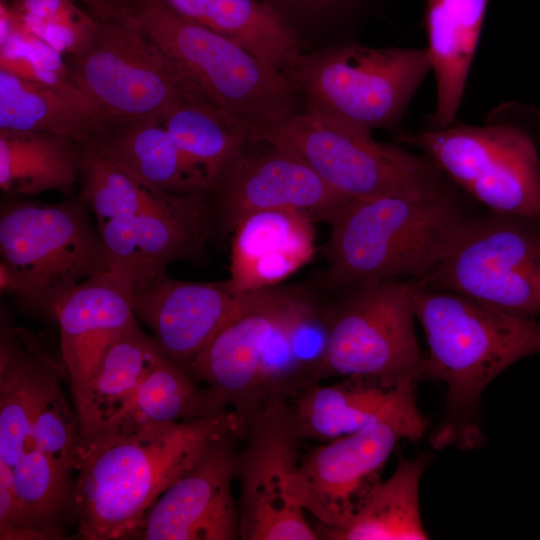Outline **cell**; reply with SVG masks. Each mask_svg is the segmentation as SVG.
I'll list each match as a JSON object with an SVG mask.
<instances>
[{"mask_svg": "<svg viewBox=\"0 0 540 540\" xmlns=\"http://www.w3.org/2000/svg\"><path fill=\"white\" fill-rule=\"evenodd\" d=\"M231 411L172 423L119 426L81 439L73 518L85 540H124L153 503L221 437Z\"/></svg>", "mask_w": 540, "mask_h": 540, "instance_id": "1", "label": "cell"}, {"mask_svg": "<svg viewBox=\"0 0 540 540\" xmlns=\"http://www.w3.org/2000/svg\"><path fill=\"white\" fill-rule=\"evenodd\" d=\"M409 286L428 346L424 379L447 387L443 417L431 443L436 449L476 448L484 441V390L515 362L540 353V322L461 294L412 281Z\"/></svg>", "mask_w": 540, "mask_h": 540, "instance_id": "2", "label": "cell"}, {"mask_svg": "<svg viewBox=\"0 0 540 540\" xmlns=\"http://www.w3.org/2000/svg\"><path fill=\"white\" fill-rule=\"evenodd\" d=\"M476 204L467 195H381L348 203L329 224L327 268L313 279L326 291L429 275L447 256Z\"/></svg>", "mask_w": 540, "mask_h": 540, "instance_id": "3", "label": "cell"}, {"mask_svg": "<svg viewBox=\"0 0 540 540\" xmlns=\"http://www.w3.org/2000/svg\"><path fill=\"white\" fill-rule=\"evenodd\" d=\"M486 211L540 217V111L519 102L493 109L481 125L398 130Z\"/></svg>", "mask_w": 540, "mask_h": 540, "instance_id": "4", "label": "cell"}, {"mask_svg": "<svg viewBox=\"0 0 540 540\" xmlns=\"http://www.w3.org/2000/svg\"><path fill=\"white\" fill-rule=\"evenodd\" d=\"M254 139L294 153L350 202L381 195H466L428 155L395 141H377L372 132L311 110L295 113Z\"/></svg>", "mask_w": 540, "mask_h": 540, "instance_id": "5", "label": "cell"}, {"mask_svg": "<svg viewBox=\"0 0 540 540\" xmlns=\"http://www.w3.org/2000/svg\"><path fill=\"white\" fill-rule=\"evenodd\" d=\"M136 19L201 100L246 122L254 136L299 112L286 75L231 39L160 0H140Z\"/></svg>", "mask_w": 540, "mask_h": 540, "instance_id": "6", "label": "cell"}, {"mask_svg": "<svg viewBox=\"0 0 540 540\" xmlns=\"http://www.w3.org/2000/svg\"><path fill=\"white\" fill-rule=\"evenodd\" d=\"M430 71L426 47L375 48L347 40L303 53L285 75L305 109L368 132L394 133Z\"/></svg>", "mask_w": 540, "mask_h": 540, "instance_id": "7", "label": "cell"}, {"mask_svg": "<svg viewBox=\"0 0 540 540\" xmlns=\"http://www.w3.org/2000/svg\"><path fill=\"white\" fill-rule=\"evenodd\" d=\"M78 195L57 204L23 197L0 207V256L24 283V308L56 320L67 295L89 277L110 271L98 227Z\"/></svg>", "mask_w": 540, "mask_h": 540, "instance_id": "8", "label": "cell"}, {"mask_svg": "<svg viewBox=\"0 0 540 540\" xmlns=\"http://www.w3.org/2000/svg\"><path fill=\"white\" fill-rule=\"evenodd\" d=\"M45 350L28 329L0 312V467L14 489L37 540L64 538L72 517L74 481L37 448L32 431L37 366Z\"/></svg>", "mask_w": 540, "mask_h": 540, "instance_id": "9", "label": "cell"}, {"mask_svg": "<svg viewBox=\"0 0 540 540\" xmlns=\"http://www.w3.org/2000/svg\"><path fill=\"white\" fill-rule=\"evenodd\" d=\"M326 293L323 380L366 376L418 383L424 379L426 356L416 336L408 280L375 281Z\"/></svg>", "mask_w": 540, "mask_h": 540, "instance_id": "10", "label": "cell"}, {"mask_svg": "<svg viewBox=\"0 0 540 540\" xmlns=\"http://www.w3.org/2000/svg\"><path fill=\"white\" fill-rule=\"evenodd\" d=\"M413 283L535 318L540 315V217L477 212L443 261Z\"/></svg>", "mask_w": 540, "mask_h": 540, "instance_id": "11", "label": "cell"}, {"mask_svg": "<svg viewBox=\"0 0 540 540\" xmlns=\"http://www.w3.org/2000/svg\"><path fill=\"white\" fill-rule=\"evenodd\" d=\"M66 66L72 81L112 122L163 121L177 105L203 101L135 17L97 21L89 42Z\"/></svg>", "mask_w": 540, "mask_h": 540, "instance_id": "12", "label": "cell"}, {"mask_svg": "<svg viewBox=\"0 0 540 540\" xmlns=\"http://www.w3.org/2000/svg\"><path fill=\"white\" fill-rule=\"evenodd\" d=\"M427 427L412 395L387 417L326 441L300 458L290 495L319 521L318 538L347 524L381 481L380 473L397 443L419 440Z\"/></svg>", "mask_w": 540, "mask_h": 540, "instance_id": "13", "label": "cell"}, {"mask_svg": "<svg viewBox=\"0 0 540 540\" xmlns=\"http://www.w3.org/2000/svg\"><path fill=\"white\" fill-rule=\"evenodd\" d=\"M235 479L241 540H316L305 511L290 495V480L299 464L303 438L290 404L248 424L240 435Z\"/></svg>", "mask_w": 540, "mask_h": 540, "instance_id": "14", "label": "cell"}, {"mask_svg": "<svg viewBox=\"0 0 540 540\" xmlns=\"http://www.w3.org/2000/svg\"><path fill=\"white\" fill-rule=\"evenodd\" d=\"M214 235L230 238L245 216L294 209L330 224L350 201L335 193L294 153L266 142L251 143L207 194Z\"/></svg>", "mask_w": 540, "mask_h": 540, "instance_id": "15", "label": "cell"}, {"mask_svg": "<svg viewBox=\"0 0 540 540\" xmlns=\"http://www.w3.org/2000/svg\"><path fill=\"white\" fill-rule=\"evenodd\" d=\"M110 271L134 292L166 274L176 261L203 262L213 238L207 194H178L158 209L97 225Z\"/></svg>", "mask_w": 540, "mask_h": 540, "instance_id": "16", "label": "cell"}, {"mask_svg": "<svg viewBox=\"0 0 540 540\" xmlns=\"http://www.w3.org/2000/svg\"><path fill=\"white\" fill-rule=\"evenodd\" d=\"M240 435L218 439L147 510L125 539H240L238 504L233 496Z\"/></svg>", "mask_w": 540, "mask_h": 540, "instance_id": "17", "label": "cell"}, {"mask_svg": "<svg viewBox=\"0 0 540 540\" xmlns=\"http://www.w3.org/2000/svg\"><path fill=\"white\" fill-rule=\"evenodd\" d=\"M134 290L112 271L97 273L72 290L58 308L62 365L78 422L95 372L134 319Z\"/></svg>", "mask_w": 540, "mask_h": 540, "instance_id": "18", "label": "cell"}, {"mask_svg": "<svg viewBox=\"0 0 540 540\" xmlns=\"http://www.w3.org/2000/svg\"><path fill=\"white\" fill-rule=\"evenodd\" d=\"M245 293L229 279L189 282L164 274L134 292V314L150 329L158 351L184 367L230 320Z\"/></svg>", "mask_w": 540, "mask_h": 540, "instance_id": "19", "label": "cell"}, {"mask_svg": "<svg viewBox=\"0 0 540 540\" xmlns=\"http://www.w3.org/2000/svg\"><path fill=\"white\" fill-rule=\"evenodd\" d=\"M315 221L294 209H269L242 218L230 236V277L240 293L279 285L316 252Z\"/></svg>", "mask_w": 540, "mask_h": 540, "instance_id": "20", "label": "cell"}, {"mask_svg": "<svg viewBox=\"0 0 540 540\" xmlns=\"http://www.w3.org/2000/svg\"><path fill=\"white\" fill-rule=\"evenodd\" d=\"M490 0H426L423 12L436 103L426 128L457 121Z\"/></svg>", "mask_w": 540, "mask_h": 540, "instance_id": "21", "label": "cell"}, {"mask_svg": "<svg viewBox=\"0 0 540 540\" xmlns=\"http://www.w3.org/2000/svg\"><path fill=\"white\" fill-rule=\"evenodd\" d=\"M417 383L349 376L331 385L316 384L290 407L303 440L322 442L355 433L396 411Z\"/></svg>", "mask_w": 540, "mask_h": 540, "instance_id": "22", "label": "cell"}, {"mask_svg": "<svg viewBox=\"0 0 540 540\" xmlns=\"http://www.w3.org/2000/svg\"><path fill=\"white\" fill-rule=\"evenodd\" d=\"M87 141L149 188L182 195L210 190L204 171L178 148L160 120L112 122Z\"/></svg>", "mask_w": 540, "mask_h": 540, "instance_id": "23", "label": "cell"}, {"mask_svg": "<svg viewBox=\"0 0 540 540\" xmlns=\"http://www.w3.org/2000/svg\"><path fill=\"white\" fill-rule=\"evenodd\" d=\"M112 121L80 89L33 82L0 69V132H47L85 142Z\"/></svg>", "mask_w": 540, "mask_h": 540, "instance_id": "24", "label": "cell"}, {"mask_svg": "<svg viewBox=\"0 0 540 540\" xmlns=\"http://www.w3.org/2000/svg\"><path fill=\"white\" fill-rule=\"evenodd\" d=\"M81 142L56 133L0 132V188L13 197L57 191L72 196Z\"/></svg>", "mask_w": 540, "mask_h": 540, "instance_id": "25", "label": "cell"}, {"mask_svg": "<svg viewBox=\"0 0 540 540\" xmlns=\"http://www.w3.org/2000/svg\"><path fill=\"white\" fill-rule=\"evenodd\" d=\"M159 351L134 318L103 356L90 385L79 421L80 440L117 426Z\"/></svg>", "mask_w": 540, "mask_h": 540, "instance_id": "26", "label": "cell"}, {"mask_svg": "<svg viewBox=\"0 0 540 540\" xmlns=\"http://www.w3.org/2000/svg\"><path fill=\"white\" fill-rule=\"evenodd\" d=\"M426 454L400 457L392 475L371 490L355 515L340 529L319 534L329 540H425L419 487L429 464Z\"/></svg>", "mask_w": 540, "mask_h": 540, "instance_id": "27", "label": "cell"}, {"mask_svg": "<svg viewBox=\"0 0 540 540\" xmlns=\"http://www.w3.org/2000/svg\"><path fill=\"white\" fill-rule=\"evenodd\" d=\"M162 123L178 148L204 171L210 189L255 141L246 122L203 101L177 105Z\"/></svg>", "mask_w": 540, "mask_h": 540, "instance_id": "28", "label": "cell"}, {"mask_svg": "<svg viewBox=\"0 0 540 540\" xmlns=\"http://www.w3.org/2000/svg\"><path fill=\"white\" fill-rule=\"evenodd\" d=\"M205 26L283 74L303 54L299 31L263 0H211Z\"/></svg>", "mask_w": 540, "mask_h": 540, "instance_id": "29", "label": "cell"}, {"mask_svg": "<svg viewBox=\"0 0 540 540\" xmlns=\"http://www.w3.org/2000/svg\"><path fill=\"white\" fill-rule=\"evenodd\" d=\"M229 411L212 390L159 352L130 409L115 427L193 421Z\"/></svg>", "mask_w": 540, "mask_h": 540, "instance_id": "30", "label": "cell"}, {"mask_svg": "<svg viewBox=\"0 0 540 540\" xmlns=\"http://www.w3.org/2000/svg\"><path fill=\"white\" fill-rule=\"evenodd\" d=\"M78 182L79 196L94 213L97 225L158 209L178 195L141 184L104 157L89 141L81 142Z\"/></svg>", "mask_w": 540, "mask_h": 540, "instance_id": "31", "label": "cell"}, {"mask_svg": "<svg viewBox=\"0 0 540 540\" xmlns=\"http://www.w3.org/2000/svg\"><path fill=\"white\" fill-rule=\"evenodd\" d=\"M293 27L353 24L374 13L382 0H263Z\"/></svg>", "mask_w": 540, "mask_h": 540, "instance_id": "32", "label": "cell"}, {"mask_svg": "<svg viewBox=\"0 0 540 540\" xmlns=\"http://www.w3.org/2000/svg\"><path fill=\"white\" fill-rule=\"evenodd\" d=\"M11 8L22 23L79 20L91 16L74 0H11Z\"/></svg>", "mask_w": 540, "mask_h": 540, "instance_id": "33", "label": "cell"}, {"mask_svg": "<svg viewBox=\"0 0 540 540\" xmlns=\"http://www.w3.org/2000/svg\"><path fill=\"white\" fill-rule=\"evenodd\" d=\"M97 21H116L136 18L140 0H77Z\"/></svg>", "mask_w": 540, "mask_h": 540, "instance_id": "34", "label": "cell"}, {"mask_svg": "<svg viewBox=\"0 0 540 540\" xmlns=\"http://www.w3.org/2000/svg\"><path fill=\"white\" fill-rule=\"evenodd\" d=\"M174 13L205 25L211 0H160Z\"/></svg>", "mask_w": 540, "mask_h": 540, "instance_id": "35", "label": "cell"}]
</instances>
